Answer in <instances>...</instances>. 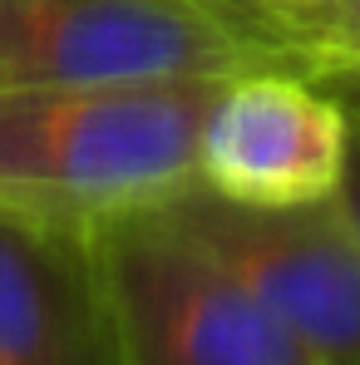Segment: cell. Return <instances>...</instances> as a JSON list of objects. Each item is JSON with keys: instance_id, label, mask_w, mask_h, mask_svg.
<instances>
[{"instance_id": "6da1fadb", "label": "cell", "mask_w": 360, "mask_h": 365, "mask_svg": "<svg viewBox=\"0 0 360 365\" xmlns=\"http://www.w3.org/2000/svg\"><path fill=\"white\" fill-rule=\"evenodd\" d=\"M227 79L0 89V202L99 222L197 182L202 128Z\"/></svg>"}, {"instance_id": "7a4b0ae2", "label": "cell", "mask_w": 360, "mask_h": 365, "mask_svg": "<svg viewBox=\"0 0 360 365\" xmlns=\"http://www.w3.org/2000/svg\"><path fill=\"white\" fill-rule=\"evenodd\" d=\"M123 365H316L237 277L148 202L94 222Z\"/></svg>"}, {"instance_id": "3957f363", "label": "cell", "mask_w": 360, "mask_h": 365, "mask_svg": "<svg viewBox=\"0 0 360 365\" xmlns=\"http://www.w3.org/2000/svg\"><path fill=\"white\" fill-rule=\"evenodd\" d=\"M267 64L257 40L197 0H0V89L237 79Z\"/></svg>"}, {"instance_id": "277c9868", "label": "cell", "mask_w": 360, "mask_h": 365, "mask_svg": "<svg viewBox=\"0 0 360 365\" xmlns=\"http://www.w3.org/2000/svg\"><path fill=\"white\" fill-rule=\"evenodd\" d=\"M267 306L316 365H360V232L341 202L242 207L202 182L158 202Z\"/></svg>"}, {"instance_id": "5b68a950", "label": "cell", "mask_w": 360, "mask_h": 365, "mask_svg": "<svg viewBox=\"0 0 360 365\" xmlns=\"http://www.w3.org/2000/svg\"><path fill=\"white\" fill-rule=\"evenodd\" d=\"M351 114L306 69H247L222 84L202 148L197 182L242 207L331 202L346 178Z\"/></svg>"}, {"instance_id": "8992f818", "label": "cell", "mask_w": 360, "mask_h": 365, "mask_svg": "<svg viewBox=\"0 0 360 365\" xmlns=\"http://www.w3.org/2000/svg\"><path fill=\"white\" fill-rule=\"evenodd\" d=\"M0 365H123L94 222L0 202Z\"/></svg>"}, {"instance_id": "52a82bcc", "label": "cell", "mask_w": 360, "mask_h": 365, "mask_svg": "<svg viewBox=\"0 0 360 365\" xmlns=\"http://www.w3.org/2000/svg\"><path fill=\"white\" fill-rule=\"evenodd\" d=\"M242 35L287 69L360 64V0H262Z\"/></svg>"}, {"instance_id": "ba28073f", "label": "cell", "mask_w": 360, "mask_h": 365, "mask_svg": "<svg viewBox=\"0 0 360 365\" xmlns=\"http://www.w3.org/2000/svg\"><path fill=\"white\" fill-rule=\"evenodd\" d=\"M316 84H326L336 99H341V109L360 123V64H311L306 69Z\"/></svg>"}, {"instance_id": "9c48e42d", "label": "cell", "mask_w": 360, "mask_h": 365, "mask_svg": "<svg viewBox=\"0 0 360 365\" xmlns=\"http://www.w3.org/2000/svg\"><path fill=\"white\" fill-rule=\"evenodd\" d=\"M341 212L351 217V227L360 232V123L351 119V148H346V178H341V192H336Z\"/></svg>"}, {"instance_id": "30bf717a", "label": "cell", "mask_w": 360, "mask_h": 365, "mask_svg": "<svg viewBox=\"0 0 360 365\" xmlns=\"http://www.w3.org/2000/svg\"><path fill=\"white\" fill-rule=\"evenodd\" d=\"M197 5H212L217 15H227V20H232V25L242 30V20H247V15H252L262 0H197Z\"/></svg>"}]
</instances>
